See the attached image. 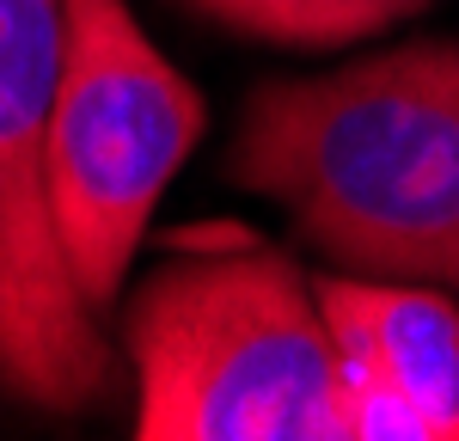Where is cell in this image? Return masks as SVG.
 Segmentation results:
<instances>
[{"mask_svg":"<svg viewBox=\"0 0 459 441\" xmlns=\"http://www.w3.org/2000/svg\"><path fill=\"white\" fill-rule=\"evenodd\" d=\"M62 86L49 117V220L80 294L110 313L153 209L196 153L209 110L129 0H62Z\"/></svg>","mask_w":459,"mask_h":441,"instance_id":"obj_3","label":"cell"},{"mask_svg":"<svg viewBox=\"0 0 459 441\" xmlns=\"http://www.w3.org/2000/svg\"><path fill=\"white\" fill-rule=\"evenodd\" d=\"M123 362L142 441H350L318 282L246 227L178 239L123 294Z\"/></svg>","mask_w":459,"mask_h":441,"instance_id":"obj_2","label":"cell"},{"mask_svg":"<svg viewBox=\"0 0 459 441\" xmlns=\"http://www.w3.org/2000/svg\"><path fill=\"white\" fill-rule=\"evenodd\" d=\"M203 19L276 49H343L417 19L429 0H190Z\"/></svg>","mask_w":459,"mask_h":441,"instance_id":"obj_6","label":"cell"},{"mask_svg":"<svg viewBox=\"0 0 459 441\" xmlns=\"http://www.w3.org/2000/svg\"><path fill=\"white\" fill-rule=\"evenodd\" d=\"M227 172L337 270L459 294V43L417 37L264 80Z\"/></svg>","mask_w":459,"mask_h":441,"instance_id":"obj_1","label":"cell"},{"mask_svg":"<svg viewBox=\"0 0 459 441\" xmlns=\"http://www.w3.org/2000/svg\"><path fill=\"white\" fill-rule=\"evenodd\" d=\"M62 49V0H0V393L43 417L92 411L123 368L49 220Z\"/></svg>","mask_w":459,"mask_h":441,"instance_id":"obj_4","label":"cell"},{"mask_svg":"<svg viewBox=\"0 0 459 441\" xmlns=\"http://www.w3.org/2000/svg\"><path fill=\"white\" fill-rule=\"evenodd\" d=\"M318 300L337 337V368L398 386L429 417L435 441H459V307L429 282L318 276Z\"/></svg>","mask_w":459,"mask_h":441,"instance_id":"obj_5","label":"cell"}]
</instances>
